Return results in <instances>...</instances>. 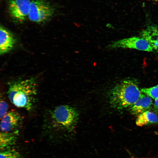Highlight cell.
<instances>
[{"label":"cell","instance_id":"cell-1","mask_svg":"<svg viewBox=\"0 0 158 158\" xmlns=\"http://www.w3.org/2000/svg\"><path fill=\"white\" fill-rule=\"evenodd\" d=\"M37 84L34 78L11 81L8 84L7 93L9 100L17 107L30 111L37 94Z\"/></svg>","mask_w":158,"mask_h":158},{"label":"cell","instance_id":"cell-2","mask_svg":"<svg viewBox=\"0 0 158 158\" xmlns=\"http://www.w3.org/2000/svg\"><path fill=\"white\" fill-rule=\"evenodd\" d=\"M142 94L135 81L130 79H125L116 85L111 90L110 103L114 108L123 109L130 107Z\"/></svg>","mask_w":158,"mask_h":158},{"label":"cell","instance_id":"cell-3","mask_svg":"<svg viewBox=\"0 0 158 158\" xmlns=\"http://www.w3.org/2000/svg\"><path fill=\"white\" fill-rule=\"evenodd\" d=\"M79 114L74 108L61 105L55 108L51 114V118L56 126L66 129L73 128L77 123Z\"/></svg>","mask_w":158,"mask_h":158},{"label":"cell","instance_id":"cell-4","mask_svg":"<svg viewBox=\"0 0 158 158\" xmlns=\"http://www.w3.org/2000/svg\"><path fill=\"white\" fill-rule=\"evenodd\" d=\"M54 10L53 6L47 0H32L28 17L34 22L44 23L51 18Z\"/></svg>","mask_w":158,"mask_h":158},{"label":"cell","instance_id":"cell-5","mask_svg":"<svg viewBox=\"0 0 158 158\" xmlns=\"http://www.w3.org/2000/svg\"><path fill=\"white\" fill-rule=\"evenodd\" d=\"M30 0H8L9 15L14 22L21 23L28 16L30 10Z\"/></svg>","mask_w":158,"mask_h":158},{"label":"cell","instance_id":"cell-6","mask_svg":"<svg viewBox=\"0 0 158 158\" xmlns=\"http://www.w3.org/2000/svg\"><path fill=\"white\" fill-rule=\"evenodd\" d=\"M107 47L109 49L121 48L149 52L153 51V49L148 42L141 37H134L119 40L112 42Z\"/></svg>","mask_w":158,"mask_h":158},{"label":"cell","instance_id":"cell-7","mask_svg":"<svg viewBox=\"0 0 158 158\" xmlns=\"http://www.w3.org/2000/svg\"><path fill=\"white\" fill-rule=\"evenodd\" d=\"M22 120V118L18 112L15 111L8 112L1 119L0 129L1 132H10L17 130Z\"/></svg>","mask_w":158,"mask_h":158},{"label":"cell","instance_id":"cell-8","mask_svg":"<svg viewBox=\"0 0 158 158\" xmlns=\"http://www.w3.org/2000/svg\"><path fill=\"white\" fill-rule=\"evenodd\" d=\"M16 39L12 33L2 25L0 27V54H6L13 48Z\"/></svg>","mask_w":158,"mask_h":158},{"label":"cell","instance_id":"cell-9","mask_svg":"<svg viewBox=\"0 0 158 158\" xmlns=\"http://www.w3.org/2000/svg\"><path fill=\"white\" fill-rule=\"evenodd\" d=\"M140 36L148 42L153 50L158 53V25L147 26L141 32Z\"/></svg>","mask_w":158,"mask_h":158},{"label":"cell","instance_id":"cell-10","mask_svg":"<svg viewBox=\"0 0 158 158\" xmlns=\"http://www.w3.org/2000/svg\"><path fill=\"white\" fill-rule=\"evenodd\" d=\"M152 103V99L150 97L142 94L140 98L130 107L131 113L136 115L148 111Z\"/></svg>","mask_w":158,"mask_h":158},{"label":"cell","instance_id":"cell-11","mask_svg":"<svg viewBox=\"0 0 158 158\" xmlns=\"http://www.w3.org/2000/svg\"><path fill=\"white\" fill-rule=\"evenodd\" d=\"M18 130L10 132H1L0 134L1 150L11 148L16 142L17 138Z\"/></svg>","mask_w":158,"mask_h":158},{"label":"cell","instance_id":"cell-12","mask_svg":"<svg viewBox=\"0 0 158 158\" xmlns=\"http://www.w3.org/2000/svg\"><path fill=\"white\" fill-rule=\"evenodd\" d=\"M158 121V117L155 113L147 111L138 115L136 124L138 126H142L149 123H156Z\"/></svg>","mask_w":158,"mask_h":158},{"label":"cell","instance_id":"cell-13","mask_svg":"<svg viewBox=\"0 0 158 158\" xmlns=\"http://www.w3.org/2000/svg\"><path fill=\"white\" fill-rule=\"evenodd\" d=\"M0 154V158H22L18 151L11 148L1 150Z\"/></svg>","mask_w":158,"mask_h":158},{"label":"cell","instance_id":"cell-14","mask_svg":"<svg viewBox=\"0 0 158 158\" xmlns=\"http://www.w3.org/2000/svg\"><path fill=\"white\" fill-rule=\"evenodd\" d=\"M142 93L155 99L158 98V85L141 90Z\"/></svg>","mask_w":158,"mask_h":158},{"label":"cell","instance_id":"cell-15","mask_svg":"<svg viewBox=\"0 0 158 158\" xmlns=\"http://www.w3.org/2000/svg\"><path fill=\"white\" fill-rule=\"evenodd\" d=\"M8 106L7 103L3 100L0 103V117L1 119L8 113Z\"/></svg>","mask_w":158,"mask_h":158},{"label":"cell","instance_id":"cell-16","mask_svg":"<svg viewBox=\"0 0 158 158\" xmlns=\"http://www.w3.org/2000/svg\"><path fill=\"white\" fill-rule=\"evenodd\" d=\"M154 104L155 107L158 110V98L155 99Z\"/></svg>","mask_w":158,"mask_h":158},{"label":"cell","instance_id":"cell-17","mask_svg":"<svg viewBox=\"0 0 158 158\" xmlns=\"http://www.w3.org/2000/svg\"><path fill=\"white\" fill-rule=\"evenodd\" d=\"M130 158H152V157H139L130 154Z\"/></svg>","mask_w":158,"mask_h":158},{"label":"cell","instance_id":"cell-18","mask_svg":"<svg viewBox=\"0 0 158 158\" xmlns=\"http://www.w3.org/2000/svg\"><path fill=\"white\" fill-rule=\"evenodd\" d=\"M150 0L153 1L158 2V0Z\"/></svg>","mask_w":158,"mask_h":158},{"label":"cell","instance_id":"cell-19","mask_svg":"<svg viewBox=\"0 0 158 158\" xmlns=\"http://www.w3.org/2000/svg\"><path fill=\"white\" fill-rule=\"evenodd\" d=\"M152 158H158V156L154 157H153Z\"/></svg>","mask_w":158,"mask_h":158}]
</instances>
